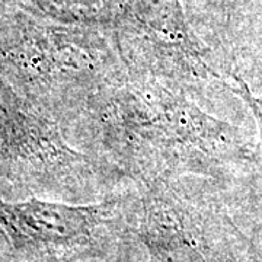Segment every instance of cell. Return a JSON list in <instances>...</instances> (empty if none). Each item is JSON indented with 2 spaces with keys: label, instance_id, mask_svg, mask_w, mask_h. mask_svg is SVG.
<instances>
[{
  "label": "cell",
  "instance_id": "cell-1",
  "mask_svg": "<svg viewBox=\"0 0 262 262\" xmlns=\"http://www.w3.org/2000/svg\"><path fill=\"white\" fill-rule=\"evenodd\" d=\"M77 121L96 156L140 188L188 175L223 179L259 165L236 127L149 76L128 73Z\"/></svg>",
  "mask_w": 262,
  "mask_h": 262
},
{
  "label": "cell",
  "instance_id": "cell-2",
  "mask_svg": "<svg viewBox=\"0 0 262 262\" xmlns=\"http://www.w3.org/2000/svg\"><path fill=\"white\" fill-rule=\"evenodd\" d=\"M127 75L118 51L96 35L25 15L0 19V77L60 125L77 121Z\"/></svg>",
  "mask_w": 262,
  "mask_h": 262
},
{
  "label": "cell",
  "instance_id": "cell-3",
  "mask_svg": "<svg viewBox=\"0 0 262 262\" xmlns=\"http://www.w3.org/2000/svg\"><path fill=\"white\" fill-rule=\"evenodd\" d=\"M101 168L66 141L51 115L0 77V181L35 192H76L96 184Z\"/></svg>",
  "mask_w": 262,
  "mask_h": 262
},
{
  "label": "cell",
  "instance_id": "cell-4",
  "mask_svg": "<svg viewBox=\"0 0 262 262\" xmlns=\"http://www.w3.org/2000/svg\"><path fill=\"white\" fill-rule=\"evenodd\" d=\"M125 204L121 196L88 206L37 196L24 201L0 198V233L16 262H75L103 251Z\"/></svg>",
  "mask_w": 262,
  "mask_h": 262
},
{
  "label": "cell",
  "instance_id": "cell-5",
  "mask_svg": "<svg viewBox=\"0 0 262 262\" xmlns=\"http://www.w3.org/2000/svg\"><path fill=\"white\" fill-rule=\"evenodd\" d=\"M117 51L128 73L182 92L187 86L223 79L188 31L175 0H139L118 35Z\"/></svg>",
  "mask_w": 262,
  "mask_h": 262
},
{
  "label": "cell",
  "instance_id": "cell-6",
  "mask_svg": "<svg viewBox=\"0 0 262 262\" xmlns=\"http://www.w3.org/2000/svg\"><path fill=\"white\" fill-rule=\"evenodd\" d=\"M134 214V233L150 262H223L217 241L220 222L189 203L177 181L143 188Z\"/></svg>",
  "mask_w": 262,
  "mask_h": 262
},
{
  "label": "cell",
  "instance_id": "cell-7",
  "mask_svg": "<svg viewBox=\"0 0 262 262\" xmlns=\"http://www.w3.org/2000/svg\"><path fill=\"white\" fill-rule=\"evenodd\" d=\"M230 77L233 80L232 83L226 82V80H222V83L225 84L232 94L239 96L255 117V121L258 124V130H259V144L255 149V155H256L258 163L262 165V96L253 95L252 91L249 89V86L245 83V80H242L239 76H230Z\"/></svg>",
  "mask_w": 262,
  "mask_h": 262
}]
</instances>
